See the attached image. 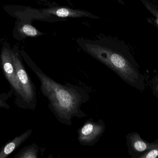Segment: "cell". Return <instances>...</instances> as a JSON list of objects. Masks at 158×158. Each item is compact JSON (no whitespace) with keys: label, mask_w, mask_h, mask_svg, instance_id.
<instances>
[{"label":"cell","mask_w":158,"mask_h":158,"mask_svg":"<svg viewBox=\"0 0 158 158\" xmlns=\"http://www.w3.org/2000/svg\"><path fill=\"white\" fill-rule=\"evenodd\" d=\"M27 64L40 80L41 92L48 99V107L59 122L71 126L74 117H87L81 107L89 101L90 96L84 88L69 83H59L33 62L28 61Z\"/></svg>","instance_id":"obj_1"},{"label":"cell","mask_w":158,"mask_h":158,"mask_svg":"<svg viewBox=\"0 0 158 158\" xmlns=\"http://www.w3.org/2000/svg\"><path fill=\"white\" fill-rule=\"evenodd\" d=\"M83 49L110 69L126 83L139 90L144 88L143 76L121 52L109 46L95 44H85Z\"/></svg>","instance_id":"obj_2"},{"label":"cell","mask_w":158,"mask_h":158,"mask_svg":"<svg viewBox=\"0 0 158 158\" xmlns=\"http://www.w3.org/2000/svg\"><path fill=\"white\" fill-rule=\"evenodd\" d=\"M12 60L22 89L25 109L35 110L37 106L36 86L32 82L18 53L12 52Z\"/></svg>","instance_id":"obj_3"},{"label":"cell","mask_w":158,"mask_h":158,"mask_svg":"<svg viewBox=\"0 0 158 158\" xmlns=\"http://www.w3.org/2000/svg\"><path fill=\"white\" fill-rule=\"evenodd\" d=\"M12 51L4 48L1 55V66L3 73L8 81L11 91L15 96V103L20 108L25 109L22 89L12 60Z\"/></svg>","instance_id":"obj_4"},{"label":"cell","mask_w":158,"mask_h":158,"mask_svg":"<svg viewBox=\"0 0 158 158\" xmlns=\"http://www.w3.org/2000/svg\"><path fill=\"white\" fill-rule=\"evenodd\" d=\"M106 130V123L103 119L95 122L91 118L78 130V141L81 145L94 146L100 140Z\"/></svg>","instance_id":"obj_5"},{"label":"cell","mask_w":158,"mask_h":158,"mask_svg":"<svg viewBox=\"0 0 158 158\" xmlns=\"http://www.w3.org/2000/svg\"><path fill=\"white\" fill-rule=\"evenodd\" d=\"M44 13L48 15L56 16L61 18L89 17L98 18L88 11L74 9L66 7H55L47 8L43 10Z\"/></svg>","instance_id":"obj_6"},{"label":"cell","mask_w":158,"mask_h":158,"mask_svg":"<svg viewBox=\"0 0 158 158\" xmlns=\"http://www.w3.org/2000/svg\"><path fill=\"white\" fill-rule=\"evenodd\" d=\"M126 137L130 154L132 152L145 153L156 146L157 144V143H148L144 141L137 133L130 134Z\"/></svg>","instance_id":"obj_7"},{"label":"cell","mask_w":158,"mask_h":158,"mask_svg":"<svg viewBox=\"0 0 158 158\" xmlns=\"http://www.w3.org/2000/svg\"><path fill=\"white\" fill-rule=\"evenodd\" d=\"M32 133V129H29L19 136L6 143L0 150V158H6L27 140Z\"/></svg>","instance_id":"obj_8"},{"label":"cell","mask_w":158,"mask_h":158,"mask_svg":"<svg viewBox=\"0 0 158 158\" xmlns=\"http://www.w3.org/2000/svg\"><path fill=\"white\" fill-rule=\"evenodd\" d=\"M40 148L38 145L33 143L22 148L15 156V158H38Z\"/></svg>","instance_id":"obj_9"},{"label":"cell","mask_w":158,"mask_h":158,"mask_svg":"<svg viewBox=\"0 0 158 158\" xmlns=\"http://www.w3.org/2000/svg\"><path fill=\"white\" fill-rule=\"evenodd\" d=\"M14 94V92L12 91L8 92L3 93L0 94V108L9 109L10 106L8 104V99Z\"/></svg>","instance_id":"obj_10"},{"label":"cell","mask_w":158,"mask_h":158,"mask_svg":"<svg viewBox=\"0 0 158 158\" xmlns=\"http://www.w3.org/2000/svg\"><path fill=\"white\" fill-rule=\"evenodd\" d=\"M21 30L23 33H25L27 36L34 37L39 34V32L35 28L28 24L24 25Z\"/></svg>","instance_id":"obj_11"},{"label":"cell","mask_w":158,"mask_h":158,"mask_svg":"<svg viewBox=\"0 0 158 158\" xmlns=\"http://www.w3.org/2000/svg\"><path fill=\"white\" fill-rule=\"evenodd\" d=\"M139 158H158V143L156 146L145 152Z\"/></svg>","instance_id":"obj_12"},{"label":"cell","mask_w":158,"mask_h":158,"mask_svg":"<svg viewBox=\"0 0 158 158\" xmlns=\"http://www.w3.org/2000/svg\"><path fill=\"white\" fill-rule=\"evenodd\" d=\"M144 5L156 17V23L158 26V10L153 7L148 3L144 2Z\"/></svg>","instance_id":"obj_13"},{"label":"cell","mask_w":158,"mask_h":158,"mask_svg":"<svg viewBox=\"0 0 158 158\" xmlns=\"http://www.w3.org/2000/svg\"><path fill=\"white\" fill-rule=\"evenodd\" d=\"M0 124H1V122H0Z\"/></svg>","instance_id":"obj_14"}]
</instances>
